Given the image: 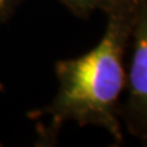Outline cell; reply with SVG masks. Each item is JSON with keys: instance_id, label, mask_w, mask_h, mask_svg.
Listing matches in <instances>:
<instances>
[{"instance_id": "cell-1", "label": "cell", "mask_w": 147, "mask_h": 147, "mask_svg": "<svg viewBox=\"0 0 147 147\" xmlns=\"http://www.w3.org/2000/svg\"><path fill=\"white\" fill-rule=\"evenodd\" d=\"M137 6L139 0H119L105 12L107 28L94 48L81 57L55 63L59 81L57 96L47 107L28 114L33 120L49 119L47 125H38V145H54L67 121L80 126H100L117 145L123 144L120 96L126 85L125 55Z\"/></svg>"}, {"instance_id": "cell-2", "label": "cell", "mask_w": 147, "mask_h": 147, "mask_svg": "<svg viewBox=\"0 0 147 147\" xmlns=\"http://www.w3.org/2000/svg\"><path fill=\"white\" fill-rule=\"evenodd\" d=\"M129 48L126 98L120 103L119 115L127 131L147 145V0H139Z\"/></svg>"}, {"instance_id": "cell-3", "label": "cell", "mask_w": 147, "mask_h": 147, "mask_svg": "<svg viewBox=\"0 0 147 147\" xmlns=\"http://www.w3.org/2000/svg\"><path fill=\"white\" fill-rule=\"evenodd\" d=\"M119 0H60L64 6L81 18H87L96 10L107 12Z\"/></svg>"}, {"instance_id": "cell-4", "label": "cell", "mask_w": 147, "mask_h": 147, "mask_svg": "<svg viewBox=\"0 0 147 147\" xmlns=\"http://www.w3.org/2000/svg\"><path fill=\"white\" fill-rule=\"evenodd\" d=\"M25 0H0V25L5 24Z\"/></svg>"}]
</instances>
